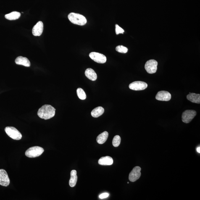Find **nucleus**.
I'll list each match as a JSON object with an SVG mask.
<instances>
[{
	"instance_id": "b1692460",
	"label": "nucleus",
	"mask_w": 200,
	"mask_h": 200,
	"mask_svg": "<svg viewBox=\"0 0 200 200\" xmlns=\"http://www.w3.org/2000/svg\"><path fill=\"white\" fill-rule=\"evenodd\" d=\"M115 27L116 33L117 35H118L119 33L123 34L124 32H125L123 29L117 24H116L115 25Z\"/></svg>"
},
{
	"instance_id": "6ab92c4d",
	"label": "nucleus",
	"mask_w": 200,
	"mask_h": 200,
	"mask_svg": "<svg viewBox=\"0 0 200 200\" xmlns=\"http://www.w3.org/2000/svg\"><path fill=\"white\" fill-rule=\"evenodd\" d=\"M109 134L107 132L105 131L97 137L96 141L100 144H102L105 142L108 137Z\"/></svg>"
},
{
	"instance_id": "5701e85b",
	"label": "nucleus",
	"mask_w": 200,
	"mask_h": 200,
	"mask_svg": "<svg viewBox=\"0 0 200 200\" xmlns=\"http://www.w3.org/2000/svg\"><path fill=\"white\" fill-rule=\"evenodd\" d=\"M116 50L119 53H123V54H125L128 51V49L126 47L122 45L117 46L116 48Z\"/></svg>"
},
{
	"instance_id": "aec40b11",
	"label": "nucleus",
	"mask_w": 200,
	"mask_h": 200,
	"mask_svg": "<svg viewBox=\"0 0 200 200\" xmlns=\"http://www.w3.org/2000/svg\"><path fill=\"white\" fill-rule=\"evenodd\" d=\"M20 14L17 12H13L5 15V17L9 20H15L20 17Z\"/></svg>"
},
{
	"instance_id": "412c9836",
	"label": "nucleus",
	"mask_w": 200,
	"mask_h": 200,
	"mask_svg": "<svg viewBox=\"0 0 200 200\" xmlns=\"http://www.w3.org/2000/svg\"><path fill=\"white\" fill-rule=\"evenodd\" d=\"M77 93L80 99L83 100L86 99V93L84 90L81 88H78L77 90Z\"/></svg>"
},
{
	"instance_id": "9b49d317",
	"label": "nucleus",
	"mask_w": 200,
	"mask_h": 200,
	"mask_svg": "<svg viewBox=\"0 0 200 200\" xmlns=\"http://www.w3.org/2000/svg\"><path fill=\"white\" fill-rule=\"evenodd\" d=\"M155 98L158 101H168L171 98V95L168 92L161 91L157 93Z\"/></svg>"
},
{
	"instance_id": "f257e3e1",
	"label": "nucleus",
	"mask_w": 200,
	"mask_h": 200,
	"mask_svg": "<svg viewBox=\"0 0 200 200\" xmlns=\"http://www.w3.org/2000/svg\"><path fill=\"white\" fill-rule=\"evenodd\" d=\"M55 111V109L51 105H45L39 109L38 115L40 118L47 120L54 117Z\"/></svg>"
},
{
	"instance_id": "20e7f679",
	"label": "nucleus",
	"mask_w": 200,
	"mask_h": 200,
	"mask_svg": "<svg viewBox=\"0 0 200 200\" xmlns=\"http://www.w3.org/2000/svg\"><path fill=\"white\" fill-rule=\"evenodd\" d=\"M5 131L8 136L12 139L19 140L21 139L22 135L17 129L14 127H8L5 128Z\"/></svg>"
},
{
	"instance_id": "6e6552de",
	"label": "nucleus",
	"mask_w": 200,
	"mask_h": 200,
	"mask_svg": "<svg viewBox=\"0 0 200 200\" xmlns=\"http://www.w3.org/2000/svg\"><path fill=\"white\" fill-rule=\"evenodd\" d=\"M148 84L145 82L142 81H135L129 85V88L134 91H142L147 88Z\"/></svg>"
},
{
	"instance_id": "dca6fc26",
	"label": "nucleus",
	"mask_w": 200,
	"mask_h": 200,
	"mask_svg": "<svg viewBox=\"0 0 200 200\" xmlns=\"http://www.w3.org/2000/svg\"><path fill=\"white\" fill-rule=\"evenodd\" d=\"M187 99L191 102L199 104L200 103V95L195 93H190L186 97Z\"/></svg>"
},
{
	"instance_id": "a211bd4d",
	"label": "nucleus",
	"mask_w": 200,
	"mask_h": 200,
	"mask_svg": "<svg viewBox=\"0 0 200 200\" xmlns=\"http://www.w3.org/2000/svg\"><path fill=\"white\" fill-rule=\"evenodd\" d=\"M104 109L101 106H99L93 109L91 112L92 117H98L104 113Z\"/></svg>"
},
{
	"instance_id": "393cba45",
	"label": "nucleus",
	"mask_w": 200,
	"mask_h": 200,
	"mask_svg": "<svg viewBox=\"0 0 200 200\" xmlns=\"http://www.w3.org/2000/svg\"><path fill=\"white\" fill-rule=\"evenodd\" d=\"M109 196V194L108 193H102L101 195H100L99 196V198L100 199H104V198H107Z\"/></svg>"
},
{
	"instance_id": "2eb2a0df",
	"label": "nucleus",
	"mask_w": 200,
	"mask_h": 200,
	"mask_svg": "<svg viewBox=\"0 0 200 200\" xmlns=\"http://www.w3.org/2000/svg\"><path fill=\"white\" fill-rule=\"evenodd\" d=\"M85 75L89 80L92 81H95L97 78V75L95 72L91 68L86 69L85 70Z\"/></svg>"
},
{
	"instance_id": "9d476101",
	"label": "nucleus",
	"mask_w": 200,
	"mask_h": 200,
	"mask_svg": "<svg viewBox=\"0 0 200 200\" xmlns=\"http://www.w3.org/2000/svg\"><path fill=\"white\" fill-rule=\"evenodd\" d=\"M10 180L7 172L4 169H0V185L8 186L10 184Z\"/></svg>"
},
{
	"instance_id": "4468645a",
	"label": "nucleus",
	"mask_w": 200,
	"mask_h": 200,
	"mask_svg": "<svg viewBox=\"0 0 200 200\" xmlns=\"http://www.w3.org/2000/svg\"><path fill=\"white\" fill-rule=\"evenodd\" d=\"M113 162V159L109 156L102 157L98 161V163L101 165H111Z\"/></svg>"
},
{
	"instance_id": "423d86ee",
	"label": "nucleus",
	"mask_w": 200,
	"mask_h": 200,
	"mask_svg": "<svg viewBox=\"0 0 200 200\" xmlns=\"http://www.w3.org/2000/svg\"><path fill=\"white\" fill-rule=\"evenodd\" d=\"M158 64V62L155 60H150L145 64V69L148 73H156L157 71Z\"/></svg>"
},
{
	"instance_id": "4be33fe9",
	"label": "nucleus",
	"mask_w": 200,
	"mask_h": 200,
	"mask_svg": "<svg viewBox=\"0 0 200 200\" xmlns=\"http://www.w3.org/2000/svg\"><path fill=\"white\" fill-rule=\"evenodd\" d=\"M121 138L119 135H116L114 137L112 141V144L115 147H118L120 144Z\"/></svg>"
},
{
	"instance_id": "f03ea898",
	"label": "nucleus",
	"mask_w": 200,
	"mask_h": 200,
	"mask_svg": "<svg viewBox=\"0 0 200 200\" xmlns=\"http://www.w3.org/2000/svg\"><path fill=\"white\" fill-rule=\"evenodd\" d=\"M68 18L70 22L76 25L83 26L87 23L86 17L80 14L71 13L69 14Z\"/></svg>"
},
{
	"instance_id": "7ed1b4c3",
	"label": "nucleus",
	"mask_w": 200,
	"mask_h": 200,
	"mask_svg": "<svg viewBox=\"0 0 200 200\" xmlns=\"http://www.w3.org/2000/svg\"><path fill=\"white\" fill-rule=\"evenodd\" d=\"M44 149L41 147H32L26 151L25 155L28 158H36L41 155L44 152Z\"/></svg>"
},
{
	"instance_id": "1a4fd4ad",
	"label": "nucleus",
	"mask_w": 200,
	"mask_h": 200,
	"mask_svg": "<svg viewBox=\"0 0 200 200\" xmlns=\"http://www.w3.org/2000/svg\"><path fill=\"white\" fill-rule=\"evenodd\" d=\"M141 168L139 167H136L130 172L129 179L130 182H134L138 180L141 176Z\"/></svg>"
},
{
	"instance_id": "0eeeda50",
	"label": "nucleus",
	"mask_w": 200,
	"mask_h": 200,
	"mask_svg": "<svg viewBox=\"0 0 200 200\" xmlns=\"http://www.w3.org/2000/svg\"><path fill=\"white\" fill-rule=\"evenodd\" d=\"M89 56L95 62L99 64H104L107 60L105 56L99 53L92 52L89 54Z\"/></svg>"
},
{
	"instance_id": "a878e982",
	"label": "nucleus",
	"mask_w": 200,
	"mask_h": 200,
	"mask_svg": "<svg viewBox=\"0 0 200 200\" xmlns=\"http://www.w3.org/2000/svg\"><path fill=\"white\" fill-rule=\"evenodd\" d=\"M197 151L198 152V153H200V146L198 147L197 148Z\"/></svg>"
},
{
	"instance_id": "ddd939ff",
	"label": "nucleus",
	"mask_w": 200,
	"mask_h": 200,
	"mask_svg": "<svg viewBox=\"0 0 200 200\" xmlns=\"http://www.w3.org/2000/svg\"><path fill=\"white\" fill-rule=\"evenodd\" d=\"M15 63L19 65H22L26 67H30V63L27 58L20 56L17 57L15 60Z\"/></svg>"
},
{
	"instance_id": "39448f33",
	"label": "nucleus",
	"mask_w": 200,
	"mask_h": 200,
	"mask_svg": "<svg viewBox=\"0 0 200 200\" xmlns=\"http://www.w3.org/2000/svg\"><path fill=\"white\" fill-rule=\"evenodd\" d=\"M196 114V111L194 110H188L185 111L182 114V121L185 123H189L195 117Z\"/></svg>"
},
{
	"instance_id": "f8f14e48",
	"label": "nucleus",
	"mask_w": 200,
	"mask_h": 200,
	"mask_svg": "<svg viewBox=\"0 0 200 200\" xmlns=\"http://www.w3.org/2000/svg\"><path fill=\"white\" fill-rule=\"evenodd\" d=\"M43 30V24L42 21L38 22L32 29V33L34 36H40L42 33Z\"/></svg>"
},
{
	"instance_id": "f3484780",
	"label": "nucleus",
	"mask_w": 200,
	"mask_h": 200,
	"mask_svg": "<svg viewBox=\"0 0 200 200\" xmlns=\"http://www.w3.org/2000/svg\"><path fill=\"white\" fill-rule=\"evenodd\" d=\"M77 180V172L75 170H72L70 172V178L69 185L71 187H73L76 185Z\"/></svg>"
}]
</instances>
